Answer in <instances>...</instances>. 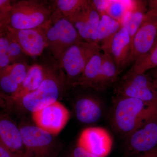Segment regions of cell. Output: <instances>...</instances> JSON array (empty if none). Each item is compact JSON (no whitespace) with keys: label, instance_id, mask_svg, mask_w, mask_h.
I'll use <instances>...</instances> for the list:
<instances>
[{"label":"cell","instance_id":"7c38bea8","mask_svg":"<svg viewBox=\"0 0 157 157\" xmlns=\"http://www.w3.org/2000/svg\"><path fill=\"white\" fill-rule=\"evenodd\" d=\"M50 21L36 28L14 30L7 28L6 31L19 43L26 55L38 56L42 54L47 47L46 33Z\"/></svg>","mask_w":157,"mask_h":157},{"label":"cell","instance_id":"83f0119b","mask_svg":"<svg viewBox=\"0 0 157 157\" xmlns=\"http://www.w3.org/2000/svg\"><path fill=\"white\" fill-rule=\"evenodd\" d=\"M9 39L6 32L0 34V58L7 53Z\"/></svg>","mask_w":157,"mask_h":157},{"label":"cell","instance_id":"8d00e7d4","mask_svg":"<svg viewBox=\"0 0 157 157\" xmlns=\"http://www.w3.org/2000/svg\"><path fill=\"white\" fill-rule=\"evenodd\" d=\"M2 33H3V32H2V31L1 30V29H0V34H2Z\"/></svg>","mask_w":157,"mask_h":157},{"label":"cell","instance_id":"d590c367","mask_svg":"<svg viewBox=\"0 0 157 157\" xmlns=\"http://www.w3.org/2000/svg\"><path fill=\"white\" fill-rule=\"evenodd\" d=\"M155 157H157V148L156 149V153L155 155Z\"/></svg>","mask_w":157,"mask_h":157},{"label":"cell","instance_id":"ffe728a7","mask_svg":"<svg viewBox=\"0 0 157 157\" xmlns=\"http://www.w3.org/2000/svg\"><path fill=\"white\" fill-rule=\"evenodd\" d=\"M44 77L43 66L36 64L31 66L25 78L20 86L17 93L11 99V106L15 101L36 90L42 83Z\"/></svg>","mask_w":157,"mask_h":157},{"label":"cell","instance_id":"836d02e7","mask_svg":"<svg viewBox=\"0 0 157 157\" xmlns=\"http://www.w3.org/2000/svg\"><path fill=\"white\" fill-rule=\"evenodd\" d=\"M147 5L149 9H153L157 11V0H149L147 1Z\"/></svg>","mask_w":157,"mask_h":157},{"label":"cell","instance_id":"f1b7e54d","mask_svg":"<svg viewBox=\"0 0 157 157\" xmlns=\"http://www.w3.org/2000/svg\"><path fill=\"white\" fill-rule=\"evenodd\" d=\"M66 157H95L76 146L70 151Z\"/></svg>","mask_w":157,"mask_h":157},{"label":"cell","instance_id":"4fadbf2b","mask_svg":"<svg viewBox=\"0 0 157 157\" xmlns=\"http://www.w3.org/2000/svg\"><path fill=\"white\" fill-rule=\"evenodd\" d=\"M100 18L101 14L93 1L87 0L82 8L67 19L72 23L84 41L98 43V30Z\"/></svg>","mask_w":157,"mask_h":157},{"label":"cell","instance_id":"44dd1931","mask_svg":"<svg viewBox=\"0 0 157 157\" xmlns=\"http://www.w3.org/2000/svg\"><path fill=\"white\" fill-rule=\"evenodd\" d=\"M100 14L101 18L98 30V42L101 45L103 51L108 48L110 40L121 28V25L105 12Z\"/></svg>","mask_w":157,"mask_h":157},{"label":"cell","instance_id":"277c9868","mask_svg":"<svg viewBox=\"0 0 157 157\" xmlns=\"http://www.w3.org/2000/svg\"><path fill=\"white\" fill-rule=\"evenodd\" d=\"M46 38V48L57 63L68 48L83 40L72 23L55 9L48 24Z\"/></svg>","mask_w":157,"mask_h":157},{"label":"cell","instance_id":"3957f363","mask_svg":"<svg viewBox=\"0 0 157 157\" xmlns=\"http://www.w3.org/2000/svg\"><path fill=\"white\" fill-rule=\"evenodd\" d=\"M54 11L52 1H14L7 28L23 30L39 27L50 20Z\"/></svg>","mask_w":157,"mask_h":157},{"label":"cell","instance_id":"f546056e","mask_svg":"<svg viewBox=\"0 0 157 157\" xmlns=\"http://www.w3.org/2000/svg\"><path fill=\"white\" fill-rule=\"evenodd\" d=\"M11 64H12L11 59L8 54H6L0 58V71L5 70Z\"/></svg>","mask_w":157,"mask_h":157},{"label":"cell","instance_id":"ba28073f","mask_svg":"<svg viewBox=\"0 0 157 157\" xmlns=\"http://www.w3.org/2000/svg\"><path fill=\"white\" fill-rule=\"evenodd\" d=\"M157 148V109L127 137L125 144L129 155H141Z\"/></svg>","mask_w":157,"mask_h":157},{"label":"cell","instance_id":"30bf717a","mask_svg":"<svg viewBox=\"0 0 157 157\" xmlns=\"http://www.w3.org/2000/svg\"><path fill=\"white\" fill-rule=\"evenodd\" d=\"M157 37V11L149 9L132 41L131 64L150 50Z\"/></svg>","mask_w":157,"mask_h":157},{"label":"cell","instance_id":"e575fe53","mask_svg":"<svg viewBox=\"0 0 157 157\" xmlns=\"http://www.w3.org/2000/svg\"><path fill=\"white\" fill-rule=\"evenodd\" d=\"M155 152L156 149H155L140 155V156L137 157H155Z\"/></svg>","mask_w":157,"mask_h":157},{"label":"cell","instance_id":"e0dca14e","mask_svg":"<svg viewBox=\"0 0 157 157\" xmlns=\"http://www.w3.org/2000/svg\"><path fill=\"white\" fill-rule=\"evenodd\" d=\"M121 73L108 52L103 51L101 71L96 90L104 91L115 86Z\"/></svg>","mask_w":157,"mask_h":157},{"label":"cell","instance_id":"7402d4cb","mask_svg":"<svg viewBox=\"0 0 157 157\" xmlns=\"http://www.w3.org/2000/svg\"><path fill=\"white\" fill-rule=\"evenodd\" d=\"M132 64V67L124 76L145 73L157 67V37L150 50Z\"/></svg>","mask_w":157,"mask_h":157},{"label":"cell","instance_id":"9c48e42d","mask_svg":"<svg viewBox=\"0 0 157 157\" xmlns=\"http://www.w3.org/2000/svg\"><path fill=\"white\" fill-rule=\"evenodd\" d=\"M70 115L67 108L57 101L41 110L33 113L32 116L36 126L55 136L66 126Z\"/></svg>","mask_w":157,"mask_h":157},{"label":"cell","instance_id":"5bb4252c","mask_svg":"<svg viewBox=\"0 0 157 157\" xmlns=\"http://www.w3.org/2000/svg\"><path fill=\"white\" fill-rule=\"evenodd\" d=\"M132 42L128 31L124 27L113 36L108 48L103 51L108 52L121 72L131 64Z\"/></svg>","mask_w":157,"mask_h":157},{"label":"cell","instance_id":"d4e9b609","mask_svg":"<svg viewBox=\"0 0 157 157\" xmlns=\"http://www.w3.org/2000/svg\"><path fill=\"white\" fill-rule=\"evenodd\" d=\"M30 67L25 62H21L12 64L4 70L20 86L25 78Z\"/></svg>","mask_w":157,"mask_h":157},{"label":"cell","instance_id":"603a6c76","mask_svg":"<svg viewBox=\"0 0 157 157\" xmlns=\"http://www.w3.org/2000/svg\"><path fill=\"white\" fill-rule=\"evenodd\" d=\"M52 2L55 10L68 18L82 8L87 0H56Z\"/></svg>","mask_w":157,"mask_h":157},{"label":"cell","instance_id":"ac0fdd59","mask_svg":"<svg viewBox=\"0 0 157 157\" xmlns=\"http://www.w3.org/2000/svg\"><path fill=\"white\" fill-rule=\"evenodd\" d=\"M147 1H132L131 6L121 22L122 26L128 31L132 43L133 39L143 22L147 12Z\"/></svg>","mask_w":157,"mask_h":157},{"label":"cell","instance_id":"4316f807","mask_svg":"<svg viewBox=\"0 0 157 157\" xmlns=\"http://www.w3.org/2000/svg\"><path fill=\"white\" fill-rule=\"evenodd\" d=\"M14 1L0 0V29L2 32L6 31Z\"/></svg>","mask_w":157,"mask_h":157},{"label":"cell","instance_id":"d6986e66","mask_svg":"<svg viewBox=\"0 0 157 157\" xmlns=\"http://www.w3.org/2000/svg\"><path fill=\"white\" fill-rule=\"evenodd\" d=\"M102 56L103 53L101 52L92 57L81 75L72 85L73 87L95 89L101 71Z\"/></svg>","mask_w":157,"mask_h":157},{"label":"cell","instance_id":"6da1fadb","mask_svg":"<svg viewBox=\"0 0 157 157\" xmlns=\"http://www.w3.org/2000/svg\"><path fill=\"white\" fill-rule=\"evenodd\" d=\"M157 109V106L135 98L115 95L109 114V122L114 132L128 137Z\"/></svg>","mask_w":157,"mask_h":157},{"label":"cell","instance_id":"484cf974","mask_svg":"<svg viewBox=\"0 0 157 157\" xmlns=\"http://www.w3.org/2000/svg\"><path fill=\"white\" fill-rule=\"evenodd\" d=\"M8 35L9 39V44L7 54L10 57L12 61V64L15 63H21L22 62V57L24 53L21 47L18 43L8 32L5 31Z\"/></svg>","mask_w":157,"mask_h":157},{"label":"cell","instance_id":"52a82bcc","mask_svg":"<svg viewBox=\"0 0 157 157\" xmlns=\"http://www.w3.org/2000/svg\"><path fill=\"white\" fill-rule=\"evenodd\" d=\"M113 94L157 106V90L146 73L123 76L114 86Z\"/></svg>","mask_w":157,"mask_h":157},{"label":"cell","instance_id":"8992f818","mask_svg":"<svg viewBox=\"0 0 157 157\" xmlns=\"http://www.w3.org/2000/svg\"><path fill=\"white\" fill-rule=\"evenodd\" d=\"M19 128L25 157H56L54 135L30 124H20Z\"/></svg>","mask_w":157,"mask_h":157},{"label":"cell","instance_id":"5b68a950","mask_svg":"<svg viewBox=\"0 0 157 157\" xmlns=\"http://www.w3.org/2000/svg\"><path fill=\"white\" fill-rule=\"evenodd\" d=\"M101 51L102 48L99 43L83 40L68 48L58 63L64 74L66 84L72 86L92 57Z\"/></svg>","mask_w":157,"mask_h":157},{"label":"cell","instance_id":"d6a6232c","mask_svg":"<svg viewBox=\"0 0 157 157\" xmlns=\"http://www.w3.org/2000/svg\"><path fill=\"white\" fill-rule=\"evenodd\" d=\"M148 75L153 84L157 90V67L149 70Z\"/></svg>","mask_w":157,"mask_h":157},{"label":"cell","instance_id":"8fae6325","mask_svg":"<svg viewBox=\"0 0 157 157\" xmlns=\"http://www.w3.org/2000/svg\"><path fill=\"white\" fill-rule=\"evenodd\" d=\"M112 137L102 127H92L81 132L76 146L95 157H107L112 150Z\"/></svg>","mask_w":157,"mask_h":157},{"label":"cell","instance_id":"7a4b0ae2","mask_svg":"<svg viewBox=\"0 0 157 157\" xmlns=\"http://www.w3.org/2000/svg\"><path fill=\"white\" fill-rule=\"evenodd\" d=\"M43 67L44 77L39 87L14 102L12 107L17 105L33 113L57 101L64 84H66L64 74L62 70L59 74L56 72L59 69L57 63L52 68Z\"/></svg>","mask_w":157,"mask_h":157},{"label":"cell","instance_id":"4dcf8cb0","mask_svg":"<svg viewBox=\"0 0 157 157\" xmlns=\"http://www.w3.org/2000/svg\"><path fill=\"white\" fill-rule=\"evenodd\" d=\"M0 157H20L0 143Z\"/></svg>","mask_w":157,"mask_h":157},{"label":"cell","instance_id":"9a60e30c","mask_svg":"<svg viewBox=\"0 0 157 157\" xmlns=\"http://www.w3.org/2000/svg\"><path fill=\"white\" fill-rule=\"evenodd\" d=\"M0 143L20 157H25L19 126L8 114L0 113Z\"/></svg>","mask_w":157,"mask_h":157},{"label":"cell","instance_id":"1f68e13d","mask_svg":"<svg viewBox=\"0 0 157 157\" xmlns=\"http://www.w3.org/2000/svg\"><path fill=\"white\" fill-rule=\"evenodd\" d=\"M10 109V101L0 91V108Z\"/></svg>","mask_w":157,"mask_h":157},{"label":"cell","instance_id":"cb8c5ba5","mask_svg":"<svg viewBox=\"0 0 157 157\" xmlns=\"http://www.w3.org/2000/svg\"><path fill=\"white\" fill-rule=\"evenodd\" d=\"M132 1H107L104 12L119 22L123 18L128 10Z\"/></svg>","mask_w":157,"mask_h":157},{"label":"cell","instance_id":"2e32d148","mask_svg":"<svg viewBox=\"0 0 157 157\" xmlns=\"http://www.w3.org/2000/svg\"><path fill=\"white\" fill-rule=\"evenodd\" d=\"M74 109L77 119L84 124L97 122L102 117L104 111L101 100L90 94L82 95L76 98Z\"/></svg>","mask_w":157,"mask_h":157}]
</instances>
